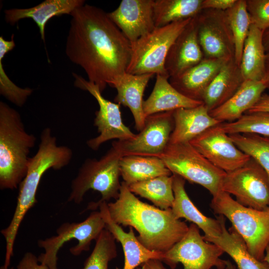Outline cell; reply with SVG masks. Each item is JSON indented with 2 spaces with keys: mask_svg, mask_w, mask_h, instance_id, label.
Wrapping results in <instances>:
<instances>
[{
  "mask_svg": "<svg viewBox=\"0 0 269 269\" xmlns=\"http://www.w3.org/2000/svg\"><path fill=\"white\" fill-rule=\"evenodd\" d=\"M65 52L86 72L88 81L102 92L126 72L131 44L108 16L95 6L84 4L70 14Z\"/></svg>",
  "mask_w": 269,
  "mask_h": 269,
  "instance_id": "obj_1",
  "label": "cell"
},
{
  "mask_svg": "<svg viewBox=\"0 0 269 269\" xmlns=\"http://www.w3.org/2000/svg\"><path fill=\"white\" fill-rule=\"evenodd\" d=\"M107 205L112 220L134 229L138 240L151 251L166 252L188 230L189 226L177 219L171 208L163 210L140 201L124 181L118 199Z\"/></svg>",
  "mask_w": 269,
  "mask_h": 269,
  "instance_id": "obj_2",
  "label": "cell"
},
{
  "mask_svg": "<svg viewBox=\"0 0 269 269\" xmlns=\"http://www.w3.org/2000/svg\"><path fill=\"white\" fill-rule=\"evenodd\" d=\"M73 156L72 149L59 145L49 127L40 134L36 153L30 158L26 174L19 184L14 213L9 225L1 231L6 242L5 263L10 264L19 228L28 211L37 202L36 195L43 174L48 170H60L68 165Z\"/></svg>",
  "mask_w": 269,
  "mask_h": 269,
  "instance_id": "obj_3",
  "label": "cell"
},
{
  "mask_svg": "<svg viewBox=\"0 0 269 269\" xmlns=\"http://www.w3.org/2000/svg\"><path fill=\"white\" fill-rule=\"evenodd\" d=\"M36 136L28 133L19 112L0 102V188H18L25 177Z\"/></svg>",
  "mask_w": 269,
  "mask_h": 269,
  "instance_id": "obj_4",
  "label": "cell"
},
{
  "mask_svg": "<svg viewBox=\"0 0 269 269\" xmlns=\"http://www.w3.org/2000/svg\"><path fill=\"white\" fill-rule=\"evenodd\" d=\"M123 156L116 141L99 159L87 158L79 169L71 185L69 202L79 204L86 193L92 189L100 193L101 198L97 203L117 199L121 183L120 162Z\"/></svg>",
  "mask_w": 269,
  "mask_h": 269,
  "instance_id": "obj_5",
  "label": "cell"
},
{
  "mask_svg": "<svg viewBox=\"0 0 269 269\" xmlns=\"http://www.w3.org/2000/svg\"><path fill=\"white\" fill-rule=\"evenodd\" d=\"M210 206L214 213L231 222L250 253L263 261L269 244V209L258 210L244 206L222 190L213 196Z\"/></svg>",
  "mask_w": 269,
  "mask_h": 269,
  "instance_id": "obj_6",
  "label": "cell"
},
{
  "mask_svg": "<svg viewBox=\"0 0 269 269\" xmlns=\"http://www.w3.org/2000/svg\"><path fill=\"white\" fill-rule=\"evenodd\" d=\"M192 18L155 27L131 44V56L126 72L153 74L169 78L165 61L172 44Z\"/></svg>",
  "mask_w": 269,
  "mask_h": 269,
  "instance_id": "obj_7",
  "label": "cell"
},
{
  "mask_svg": "<svg viewBox=\"0 0 269 269\" xmlns=\"http://www.w3.org/2000/svg\"><path fill=\"white\" fill-rule=\"evenodd\" d=\"M159 158L173 174L201 185L212 196L221 191L226 172L211 163L189 142L169 143Z\"/></svg>",
  "mask_w": 269,
  "mask_h": 269,
  "instance_id": "obj_8",
  "label": "cell"
},
{
  "mask_svg": "<svg viewBox=\"0 0 269 269\" xmlns=\"http://www.w3.org/2000/svg\"><path fill=\"white\" fill-rule=\"evenodd\" d=\"M105 228L100 212L96 211H92L82 222L64 223L57 229L56 235L38 241V245L44 249V253L38 256V260L49 269H58L57 254L65 243L77 240V244L71 247L70 252L73 256H79L89 250L92 241L96 240Z\"/></svg>",
  "mask_w": 269,
  "mask_h": 269,
  "instance_id": "obj_9",
  "label": "cell"
},
{
  "mask_svg": "<svg viewBox=\"0 0 269 269\" xmlns=\"http://www.w3.org/2000/svg\"><path fill=\"white\" fill-rule=\"evenodd\" d=\"M224 253L218 246L205 240L199 228L191 223L182 238L164 253L161 261L171 269L179 263L184 269H224L227 262L220 258Z\"/></svg>",
  "mask_w": 269,
  "mask_h": 269,
  "instance_id": "obj_10",
  "label": "cell"
},
{
  "mask_svg": "<svg viewBox=\"0 0 269 269\" xmlns=\"http://www.w3.org/2000/svg\"><path fill=\"white\" fill-rule=\"evenodd\" d=\"M221 190L234 195L244 206L258 210L269 209V177L251 157L243 166L226 173Z\"/></svg>",
  "mask_w": 269,
  "mask_h": 269,
  "instance_id": "obj_11",
  "label": "cell"
},
{
  "mask_svg": "<svg viewBox=\"0 0 269 269\" xmlns=\"http://www.w3.org/2000/svg\"><path fill=\"white\" fill-rule=\"evenodd\" d=\"M75 80L74 86L89 92L96 100L99 110L96 112L94 126L99 134L87 141L88 146L93 150L99 149L101 144L113 139L124 140L133 138L135 134L123 123L120 104L105 99L98 86L73 73Z\"/></svg>",
  "mask_w": 269,
  "mask_h": 269,
  "instance_id": "obj_12",
  "label": "cell"
},
{
  "mask_svg": "<svg viewBox=\"0 0 269 269\" xmlns=\"http://www.w3.org/2000/svg\"><path fill=\"white\" fill-rule=\"evenodd\" d=\"M173 111L146 117L143 128L129 139L116 141L123 156L159 157L166 149L174 129Z\"/></svg>",
  "mask_w": 269,
  "mask_h": 269,
  "instance_id": "obj_13",
  "label": "cell"
},
{
  "mask_svg": "<svg viewBox=\"0 0 269 269\" xmlns=\"http://www.w3.org/2000/svg\"><path fill=\"white\" fill-rule=\"evenodd\" d=\"M196 18L204 58L235 59L234 40L226 11L202 9Z\"/></svg>",
  "mask_w": 269,
  "mask_h": 269,
  "instance_id": "obj_14",
  "label": "cell"
},
{
  "mask_svg": "<svg viewBox=\"0 0 269 269\" xmlns=\"http://www.w3.org/2000/svg\"><path fill=\"white\" fill-rule=\"evenodd\" d=\"M211 163L226 173L244 165L251 157L240 150L218 125L189 142Z\"/></svg>",
  "mask_w": 269,
  "mask_h": 269,
  "instance_id": "obj_15",
  "label": "cell"
},
{
  "mask_svg": "<svg viewBox=\"0 0 269 269\" xmlns=\"http://www.w3.org/2000/svg\"><path fill=\"white\" fill-rule=\"evenodd\" d=\"M153 4V0H123L107 14L132 44L155 29Z\"/></svg>",
  "mask_w": 269,
  "mask_h": 269,
  "instance_id": "obj_16",
  "label": "cell"
},
{
  "mask_svg": "<svg viewBox=\"0 0 269 269\" xmlns=\"http://www.w3.org/2000/svg\"><path fill=\"white\" fill-rule=\"evenodd\" d=\"M203 59L204 55L198 38L196 16L191 19L172 44L164 66L170 78L181 74Z\"/></svg>",
  "mask_w": 269,
  "mask_h": 269,
  "instance_id": "obj_17",
  "label": "cell"
},
{
  "mask_svg": "<svg viewBox=\"0 0 269 269\" xmlns=\"http://www.w3.org/2000/svg\"><path fill=\"white\" fill-rule=\"evenodd\" d=\"M107 204L106 202H91V207L94 210L99 208L106 224L105 228L121 243L125 257L123 269H135L151 259L161 261L163 253L147 249L138 240L132 227H129V232H126L120 225L112 220L108 212Z\"/></svg>",
  "mask_w": 269,
  "mask_h": 269,
  "instance_id": "obj_18",
  "label": "cell"
},
{
  "mask_svg": "<svg viewBox=\"0 0 269 269\" xmlns=\"http://www.w3.org/2000/svg\"><path fill=\"white\" fill-rule=\"evenodd\" d=\"M229 60L204 58L200 63L181 74L170 77L169 81L184 96L193 100L202 101L206 90L223 66Z\"/></svg>",
  "mask_w": 269,
  "mask_h": 269,
  "instance_id": "obj_19",
  "label": "cell"
},
{
  "mask_svg": "<svg viewBox=\"0 0 269 269\" xmlns=\"http://www.w3.org/2000/svg\"><path fill=\"white\" fill-rule=\"evenodd\" d=\"M153 74L134 75L125 72L118 76L109 85L115 88L117 94L114 101L128 107L134 117L135 128L140 131L143 128L145 117L143 111V96Z\"/></svg>",
  "mask_w": 269,
  "mask_h": 269,
  "instance_id": "obj_20",
  "label": "cell"
},
{
  "mask_svg": "<svg viewBox=\"0 0 269 269\" xmlns=\"http://www.w3.org/2000/svg\"><path fill=\"white\" fill-rule=\"evenodd\" d=\"M173 191L174 199L171 210L178 219L184 218L195 224L204 233L205 240L219 237L222 232L220 218L217 219L203 214L190 200L185 189V180L173 174Z\"/></svg>",
  "mask_w": 269,
  "mask_h": 269,
  "instance_id": "obj_21",
  "label": "cell"
},
{
  "mask_svg": "<svg viewBox=\"0 0 269 269\" xmlns=\"http://www.w3.org/2000/svg\"><path fill=\"white\" fill-rule=\"evenodd\" d=\"M83 0H45L38 5L27 8H12L4 10L5 21L14 25L19 20L31 18L39 28L40 36L45 42V28L51 18L70 14L77 8L85 4Z\"/></svg>",
  "mask_w": 269,
  "mask_h": 269,
  "instance_id": "obj_22",
  "label": "cell"
},
{
  "mask_svg": "<svg viewBox=\"0 0 269 269\" xmlns=\"http://www.w3.org/2000/svg\"><path fill=\"white\" fill-rule=\"evenodd\" d=\"M174 129L169 143L190 142L221 122L213 118L204 103L191 108H180L173 112Z\"/></svg>",
  "mask_w": 269,
  "mask_h": 269,
  "instance_id": "obj_23",
  "label": "cell"
},
{
  "mask_svg": "<svg viewBox=\"0 0 269 269\" xmlns=\"http://www.w3.org/2000/svg\"><path fill=\"white\" fill-rule=\"evenodd\" d=\"M203 104L202 101L190 99L178 92L170 83L169 78L156 75L155 83L149 96L143 101L145 117L180 108H191Z\"/></svg>",
  "mask_w": 269,
  "mask_h": 269,
  "instance_id": "obj_24",
  "label": "cell"
},
{
  "mask_svg": "<svg viewBox=\"0 0 269 269\" xmlns=\"http://www.w3.org/2000/svg\"><path fill=\"white\" fill-rule=\"evenodd\" d=\"M244 81L240 65L235 59L228 61L206 90L202 102L209 112L224 104Z\"/></svg>",
  "mask_w": 269,
  "mask_h": 269,
  "instance_id": "obj_25",
  "label": "cell"
},
{
  "mask_svg": "<svg viewBox=\"0 0 269 269\" xmlns=\"http://www.w3.org/2000/svg\"><path fill=\"white\" fill-rule=\"evenodd\" d=\"M267 89L262 81L244 80L230 99L209 113L221 123L236 121L257 103Z\"/></svg>",
  "mask_w": 269,
  "mask_h": 269,
  "instance_id": "obj_26",
  "label": "cell"
},
{
  "mask_svg": "<svg viewBox=\"0 0 269 269\" xmlns=\"http://www.w3.org/2000/svg\"><path fill=\"white\" fill-rule=\"evenodd\" d=\"M219 217L222 227L221 235L207 241L217 245L230 256L238 269H269L267 262L257 260L250 253L244 240L232 227L226 229L225 217Z\"/></svg>",
  "mask_w": 269,
  "mask_h": 269,
  "instance_id": "obj_27",
  "label": "cell"
},
{
  "mask_svg": "<svg viewBox=\"0 0 269 269\" xmlns=\"http://www.w3.org/2000/svg\"><path fill=\"white\" fill-rule=\"evenodd\" d=\"M121 176L124 182L130 185L156 177L172 175L159 157L139 155H126L120 162Z\"/></svg>",
  "mask_w": 269,
  "mask_h": 269,
  "instance_id": "obj_28",
  "label": "cell"
},
{
  "mask_svg": "<svg viewBox=\"0 0 269 269\" xmlns=\"http://www.w3.org/2000/svg\"><path fill=\"white\" fill-rule=\"evenodd\" d=\"M263 32L251 24L240 65L244 80L261 81L264 77L266 53L263 43Z\"/></svg>",
  "mask_w": 269,
  "mask_h": 269,
  "instance_id": "obj_29",
  "label": "cell"
},
{
  "mask_svg": "<svg viewBox=\"0 0 269 269\" xmlns=\"http://www.w3.org/2000/svg\"><path fill=\"white\" fill-rule=\"evenodd\" d=\"M202 0H155L153 19L155 27L193 18L202 10Z\"/></svg>",
  "mask_w": 269,
  "mask_h": 269,
  "instance_id": "obj_30",
  "label": "cell"
},
{
  "mask_svg": "<svg viewBox=\"0 0 269 269\" xmlns=\"http://www.w3.org/2000/svg\"><path fill=\"white\" fill-rule=\"evenodd\" d=\"M128 186L133 193L150 201L161 209L167 210L172 206L173 175L160 176Z\"/></svg>",
  "mask_w": 269,
  "mask_h": 269,
  "instance_id": "obj_31",
  "label": "cell"
},
{
  "mask_svg": "<svg viewBox=\"0 0 269 269\" xmlns=\"http://www.w3.org/2000/svg\"><path fill=\"white\" fill-rule=\"evenodd\" d=\"M226 13L234 40L235 60L240 65L245 41L251 25L246 0H237L232 7L226 10Z\"/></svg>",
  "mask_w": 269,
  "mask_h": 269,
  "instance_id": "obj_32",
  "label": "cell"
},
{
  "mask_svg": "<svg viewBox=\"0 0 269 269\" xmlns=\"http://www.w3.org/2000/svg\"><path fill=\"white\" fill-rule=\"evenodd\" d=\"M229 135L235 144L255 159L269 177V137L248 133Z\"/></svg>",
  "mask_w": 269,
  "mask_h": 269,
  "instance_id": "obj_33",
  "label": "cell"
},
{
  "mask_svg": "<svg viewBox=\"0 0 269 269\" xmlns=\"http://www.w3.org/2000/svg\"><path fill=\"white\" fill-rule=\"evenodd\" d=\"M14 34L10 40L0 37V94L5 99L18 107H22L33 90L29 88H21L12 82L5 74L2 65L4 55L15 46Z\"/></svg>",
  "mask_w": 269,
  "mask_h": 269,
  "instance_id": "obj_34",
  "label": "cell"
},
{
  "mask_svg": "<svg viewBox=\"0 0 269 269\" xmlns=\"http://www.w3.org/2000/svg\"><path fill=\"white\" fill-rule=\"evenodd\" d=\"M218 126L228 134L248 133L269 137V113H246L236 121Z\"/></svg>",
  "mask_w": 269,
  "mask_h": 269,
  "instance_id": "obj_35",
  "label": "cell"
},
{
  "mask_svg": "<svg viewBox=\"0 0 269 269\" xmlns=\"http://www.w3.org/2000/svg\"><path fill=\"white\" fill-rule=\"evenodd\" d=\"M115 240L111 233L104 229L95 240L94 248L82 269H109V263L117 256Z\"/></svg>",
  "mask_w": 269,
  "mask_h": 269,
  "instance_id": "obj_36",
  "label": "cell"
},
{
  "mask_svg": "<svg viewBox=\"0 0 269 269\" xmlns=\"http://www.w3.org/2000/svg\"><path fill=\"white\" fill-rule=\"evenodd\" d=\"M251 24L264 31L269 29V0H246Z\"/></svg>",
  "mask_w": 269,
  "mask_h": 269,
  "instance_id": "obj_37",
  "label": "cell"
},
{
  "mask_svg": "<svg viewBox=\"0 0 269 269\" xmlns=\"http://www.w3.org/2000/svg\"><path fill=\"white\" fill-rule=\"evenodd\" d=\"M16 269H49L48 267L41 264L35 255L27 252L19 261Z\"/></svg>",
  "mask_w": 269,
  "mask_h": 269,
  "instance_id": "obj_38",
  "label": "cell"
},
{
  "mask_svg": "<svg viewBox=\"0 0 269 269\" xmlns=\"http://www.w3.org/2000/svg\"><path fill=\"white\" fill-rule=\"evenodd\" d=\"M237 0H202V9L226 11L235 3Z\"/></svg>",
  "mask_w": 269,
  "mask_h": 269,
  "instance_id": "obj_39",
  "label": "cell"
},
{
  "mask_svg": "<svg viewBox=\"0 0 269 269\" xmlns=\"http://www.w3.org/2000/svg\"><path fill=\"white\" fill-rule=\"evenodd\" d=\"M256 112L269 113V95L268 93H264L257 103L246 113Z\"/></svg>",
  "mask_w": 269,
  "mask_h": 269,
  "instance_id": "obj_40",
  "label": "cell"
},
{
  "mask_svg": "<svg viewBox=\"0 0 269 269\" xmlns=\"http://www.w3.org/2000/svg\"><path fill=\"white\" fill-rule=\"evenodd\" d=\"M162 261L159 260L151 259L140 265L136 269H166L163 266Z\"/></svg>",
  "mask_w": 269,
  "mask_h": 269,
  "instance_id": "obj_41",
  "label": "cell"
},
{
  "mask_svg": "<svg viewBox=\"0 0 269 269\" xmlns=\"http://www.w3.org/2000/svg\"><path fill=\"white\" fill-rule=\"evenodd\" d=\"M262 81L265 84L268 89L269 88V53L266 54L265 74Z\"/></svg>",
  "mask_w": 269,
  "mask_h": 269,
  "instance_id": "obj_42",
  "label": "cell"
},
{
  "mask_svg": "<svg viewBox=\"0 0 269 269\" xmlns=\"http://www.w3.org/2000/svg\"><path fill=\"white\" fill-rule=\"evenodd\" d=\"M263 43L266 53H269V29L263 32Z\"/></svg>",
  "mask_w": 269,
  "mask_h": 269,
  "instance_id": "obj_43",
  "label": "cell"
},
{
  "mask_svg": "<svg viewBox=\"0 0 269 269\" xmlns=\"http://www.w3.org/2000/svg\"><path fill=\"white\" fill-rule=\"evenodd\" d=\"M263 261L267 262L269 266V244L266 249Z\"/></svg>",
  "mask_w": 269,
  "mask_h": 269,
  "instance_id": "obj_44",
  "label": "cell"
},
{
  "mask_svg": "<svg viewBox=\"0 0 269 269\" xmlns=\"http://www.w3.org/2000/svg\"><path fill=\"white\" fill-rule=\"evenodd\" d=\"M224 269H238L236 266L233 265L230 261L227 260L226 267Z\"/></svg>",
  "mask_w": 269,
  "mask_h": 269,
  "instance_id": "obj_45",
  "label": "cell"
},
{
  "mask_svg": "<svg viewBox=\"0 0 269 269\" xmlns=\"http://www.w3.org/2000/svg\"><path fill=\"white\" fill-rule=\"evenodd\" d=\"M269 90V93L268 94L269 95V88L268 89Z\"/></svg>",
  "mask_w": 269,
  "mask_h": 269,
  "instance_id": "obj_46",
  "label": "cell"
},
{
  "mask_svg": "<svg viewBox=\"0 0 269 269\" xmlns=\"http://www.w3.org/2000/svg\"><path fill=\"white\" fill-rule=\"evenodd\" d=\"M10 269H13V268H11Z\"/></svg>",
  "mask_w": 269,
  "mask_h": 269,
  "instance_id": "obj_47",
  "label": "cell"
}]
</instances>
